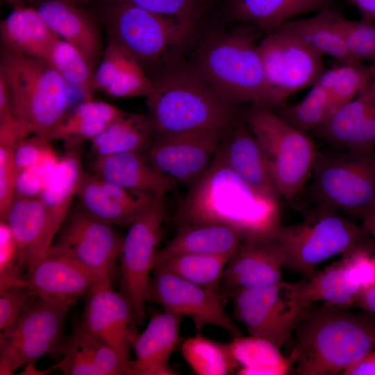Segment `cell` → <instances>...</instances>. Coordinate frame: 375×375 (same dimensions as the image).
I'll list each match as a JSON object with an SVG mask.
<instances>
[{
  "mask_svg": "<svg viewBox=\"0 0 375 375\" xmlns=\"http://www.w3.org/2000/svg\"><path fill=\"white\" fill-rule=\"evenodd\" d=\"M312 174L318 205L362 219L375 209V149L318 151Z\"/></svg>",
  "mask_w": 375,
  "mask_h": 375,
  "instance_id": "obj_9",
  "label": "cell"
},
{
  "mask_svg": "<svg viewBox=\"0 0 375 375\" xmlns=\"http://www.w3.org/2000/svg\"><path fill=\"white\" fill-rule=\"evenodd\" d=\"M346 309L326 303L308 309L294 331L288 357L296 374L343 373L375 349V315Z\"/></svg>",
  "mask_w": 375,
  "mask_h": 375,
  "instance_id": "obj_4",
  "label": "cell"
},
{
  "mask_svg": "<svg viewBox=\"0 0 375 375\" xmlns=\"http://www.w3.org/2000/svg\"><path fill=\"white\" fill-rule=\"evenodd\" d=\"M338 212L317 204L301 222L280 225L274 238L284 253L285 266L308 280L321 262L365 244L368 233Z\"/></svg>",
  "mask_w": 375,
  "mask_h": 375,
  "instance_id": "obj_8",
  "label": "cell"
},
{
  "mask_svg": "<svg viewBox=\"0 0 375 375\" xmlns=\"http://www.w3.org/2000/svg\"><path fill=\"white\" fill-rule=\"evenodd\" d=\"M15 147L0 144V217L3 219L15 197L19 171L13 158Z\"/></svg>",
  "mask_w": 375,
  "mask_h": 375,
  "instance_id": "obj_47",
  "label": "cell"
},
{
  "mask_svg": "<svg viewBox=\"0 0 375 375\" xmlns=\"http://www.w3.org/2000/svg\"><path fill=\"white\" fill-rule=\"evenodd\" d=\"M152 90L146 97L153 138L204 129H227L239 117L231 102L195 72L185 58L149 76Z\"/></svg>",
  "mask_w": 375,
  "mask_h": 375,
  "instance_id": "obj_2",
  "label": "cell"
},
{
  "mask_svg": "<svg viewBox=\"0 0 375 375\" xmlns=\"http://www.w3.org/2000/svg\"><path fill=\"white\" fill-rule=\"evenodd\" d=\"M107 36L122 45L149 76L185 57L203 34L174 19L126 3L100 6Z\"/></svg>",
  "mask_w": 375,
  "mask_h": 375,
  "instance_id": "obj_5",
  "label": "cell"
},
{
  "mask_svg": "<svg viewBox=\"0 0 375 375\" xmlns=\"http://www.w3.org/2000/svg\"><path fill=\"white\" fill-rule=\"evenodd\" d=\"M203 33L185 56L189 65L231 102L276 107L256 40L260 32L244 24Z\"/></svg>",
  "mask_w": 375,
  "mask_h": 375,
  "instance_id": "obj_3",
  "label": "cell"
},
{
  "mask_svg": "<svg viewBox=\"0 0 375 375\" xmlns=\"http://www.w3.org/2000/svg\"><path fill=\"white\" fill-rule=\"evenodd\" d=\"M124 111L103 101L84 100L67 112L56 128L53 140H62L65 147L81 145L90 141Z\"/></svg>",
  "mask_w": 375,
  "mask_h": 375,
  "instance_id": "obj_34",
  "label": "cell"
},
{
  "mask_svg": "<svg viewBox=\"0 0 375 375\" xmlns=\"http://www.w3.org/2000/svg\"><path fill=\"white\" fill-rule=\"evenodd\" d=\"M241 375H284L292 367L289 358L272 342L258 337H234L228 343Z\"/></svg>",
  "mask_w": 375,
  "mask_h": 375,
  "instance_id": "obj_37",
  "label": "cell"
},
{
  "mask_svg": "<svg viewBox=\"0 0 375 375\" xmlns=\"http://www.w3.org/2000/svg\"><path fill=\"white\" fill-rule=\"evenodd\" d=\"M342 256L338 262L301 283L302 296L308 304L320 301L348 308L356 303L362 292L368 288L357 248Z\"/></svg>",
  "mask_w": 375,
  "mask_h": 375,
  "instance_id": "obj_24",
  "label": "cell"
},
{
  "mask_svg": "<svg viewBox=\"0 0 375 375\" xmlns=\"http://www.w3.org/2000/svg\"><path fill=\"white\" fill-rule=\"evenodd\" d=\"M92 168L94 174L99 178L133 191L167 194L174 185L149 162L146 153L97 156Z\"/></svg>",
  "mask_w": 375,
  "mask_h": 375,
  "instance_id": "obj_28",
  "label": "cell"
},
{
  "mask_svg": "<svg viewBox=\"0 0 375 375\" xmlns=\"http://www.w3.org/2000/svg\"><path fill=\"white\" fill-rule=\"evenodd\" d=\"M57 354L60 360L49 372L57 369L65 375L131 374L130 368L115 351L90 332L82 322L74 324Z\"/></svg>",
  "mask_w": 375,
  "mask_h": 375,
  "instance_id": "obj_22",
  "label": "cell"
},
{
  "mask_svg": "<svg viewBox=\"0 0 375 375\" xmlns=\"http://www.w3.org/2000/svg\"><path fill=\"white\" fill-rule=\"evenodd\" d=\"M227 129H204L153 138L149 162L174 183L190 186L210 166Z\"/></svg>",
  "mask_w": 375,
  "mask_h": 375,
  "instance_id": "obj_16",
  "label": "cell"
},
{
  "mask_svg": "<svg viewBox=\"0 0 375 375\" xmlns=\"http://www.w3.org/2000/svg\"><path fill=\"white\" fill-rule=\"evenodd\" d=\"M335 9L333 0H219L222 21L252 26L265 35L297 16Z\"/></svg>",
  "mask_w": 375,
  "mask_h": 375,
  "instance_id": "obj_23",
  "label": "cell"
},
{
  "mask_svg": "<svg viewBox=\"0 0 375 375\" xmlns=\"http://www.w3.org/2000/svg\"><path fill=\"white\" fill-rule=\"evenodd\" d=\"M165 194L156 196L153 203L128 227L122 243L121 284L139 324L145 318L150 274L154 269L165 216Z\"/></svg>",
  "mask_w": 375,
  "mask_h": 375,
  "instance_id": "obj_12",
  "label": "cell"
},
{
  "mask_svg": "<svg viewBox=\"0 0 375 375\" xmlns=\"http://www.w3.org/2000/svg\"><path fill=\"white\" fill-rule=\"evenodd\" d=\"M47 62L68 85L81 92L84 100L92 99L95 69L78 49L59 38L53 44Z\"/></svg>",
  "mask_w": 375,
  "mask_h": 375,
  "instance_id": "obj_40",
  "label": "cell"
},
{
  "mask_svg": "<svg viewBox=\"0 0 375 375\" xmlns=\"http://www.w3.org/2000/svg\"><path fill=\"white\" fill-rule=\"evenodd\" d=\"M243 119L260 146L280 197L292 201L312 172L318 153L314 141L267 106L251 104Z\"/></svg>",
  "mask_w": 375,
  "mask_h": 375,
  "instance_id": "obj_7",
  "label": "cell"
},
{
  "mask_svg": "<svg viewBox=\"0 0 375 375\" xmlns=\"http://www.w3.org/2000/svg\"><path fill=\"white\" fill-rule=\"evenodd\" d=\"M242 236L237 231L217 224H182L172 239L155 258V266L178 254L232 256Z\"/></svg>",
  "mask_w": 375,
  "mask_h": 375,
  "instance_id": "obj_32",
  "label": "cell"
},
{
  "mask_svg": "<svg viewBox=\"0 0 375 375\" xmlns=\"http://www.w3.org/2000/svg\"><path fill=\"white\" fill-rule=\"evenodd\" d=\"M356 303L365 311L375 315V285L363 291Z\"/></svg>",
  "mask_w": 375,
  "mask_h": 375,
  "instance_id": "obj_52",
  "label": "cell"
},
{
  "mask_svg": "<svg viewBox=\"0 0 375 375\" xmlns=\"http://www.w3.org/2000/svg\"><path fill=\"white\" fill-rule=\"evenodd\" d=\"M374 251V253L375 255V243H374V251Z\"/></svg>",
  "mask_w": 375,
  "mask_h": 375,
  "instance_id": "obj_57",
  "label": "cell"
},
{
  "mask_svg": "<svg viewBox=\"0 0 375 375\" xmlns=\"http://www.w3.org/2000/svg\"><path fill=\"white\" fill-rule=\"evenodd\" d=\"M338 10L326 9L303 19H293L279 28L299 39L322 56L334 58L339 64L363 63L348 51L337 24Z\"/></svg>",
  "mask_w": 375,
  "mask_h": 375,
  "instance_id": "obj_33",
  "label": "cell"
},
{
  "mask_svg": "<svg viewBox=\"0 0 375 375\" xmlns=\"http://www.w3.org/2000/svg\"><path fill=\"white\" fill-rule=\"evenodd\" d=\"M136 60L126 49L111 38H107L103 53L94 71L96 90L105 91L119 74Z\"/></svg>",
  "mask_w": 375,
  "mask_h": 375,
  "instance_id": "obj_45",
  "label": "cell"
},
{
  "mask_svg": "<svg viewBox=\"0 0 375 375\" xmlns=\"http://www.w3.org/2000/svg\"><path fill=\"white\" fill-rule=\"evenodd\" d=\"M312 86L301 101L275 107L281 117L306 133H316L337 110L326 90L315 83Z\"/></svg>",
  "mask_w": 375,
  "mask_h": 375,
  "instance_id": "obj_41",
  "label": "cell"
},
{
  "mask_svg": "<svg viewBox=\"0 0 375 375\" xmlns=\"http://www.w3.org/2000/svg\"><path fill=\"white\" fill-rule=\"evenodd\" d=\"M15 239L21 269L47 253L48 215L39 197H15L5 218Z\"/></svg>",
  "mask_w": 375,
  "mask_h": 375,
  "instance_id": "obj_30",
  "label": "cell"
},
{
  "mask_svg": "<svg viewBox=\"0 0 375 375\" xmlns=\"http://www.w3.org/2000/svg\"><path fill=\"white\" fill-rule=\"evenodd\" d=\"M65 149L56 172L39 197L48 215L47 252L69 213L84 172L81 162V145L65 147Z\"/></svg>",
  "mask_w": 375,
  "mask_h": 375,
  "instance_id": "obj_29",
  "label": "cell"
},
{
  "mask_svg": "<svg viewBox=\"0 0 375 375\" xmlns=\"http://www.w3.org/2000/svg\"><path fill=\"white\" fill-rule=\"evenodd\" d=\"M0 75L10 90L15 119L50 142L68 112V85L46 60L1 48Z\"/></svg>",
  "mask_w": 375,
  "mask_h": 375,
  "instance_id": "obj_6",
  "label": "cell"
},
{
  "mask_svg": "<svg viewBox=\"0 0 375 375\" xmlns=\"http://www.w3.org/2000/svg\"><path fill=\"white\" fill-rule=\"evenodd\" d=\"M182 356L198 375H225L239 367L228 344H222L197 334L186 338L181 347Z\"/></svg>",
  "mask_w": 375,
  "mask_h": 375,
  "instance_id": "obj_38",
  "label": "cell"
},
{
  "mask_svg": "<svg viewBox=\"0 0 375 375\" xmlns=\"http://www.w3.org/2000/svg\"><path fill=\"white\" fill-rule=\"evenodd\" d=\"M369 78V65L344 63L324 69L314 83L326 90L338 109L354 99Z\"/></svg>",
  "mask_w": 375,
  "mask_h": 375,
  "instance_id": "obj_42",
  "label": "cell"
},
{
  "mask_svg": "<svg viewBox=\"0 0 375 375\" xmlns=\"http://www.w3.org/2000/svg\"><path fill=\"white\" fill-rule=\"evenodd\" d=\"M360 12L362 19L375 23V0H347Z\"/></svg>",
  "mask_w": 375,
  "mask_h": 375,
  "instance_id": "obj_51",
  "label": "cell"
},
{
  "mask_svg": "<svg viewBox=\"0 0 375 375\" xmlns=\"http://www.w3.org/2000/svg\"><path fill=\"white\" fill-rule=\"evenodd\" d=\"M154 269L149 282V300L156 302L165 311L189 317L197 331L212 325L234 337L242 335L226 311L224 297L218 291L189 282L161 267Z\"/></svg>",
  "mask_w": 375,
  "mask_h": 375,
  "instance_id": "obj_15",
  "label": "cell"
},
{
  "mask_svg": "<svg viewBox=\"0 0 375 375\" xmlns=\"http://www.w3.org/2000/svg\"><path fill=\"white\" fill-rule=\"evenodd\" d=\"M370 69V78H369V86L375 94V60L371 62L369 65Z\"/></svg>",
  "mask_w": 375,
  "mask_h": 375,
  "instance_id": "obj_54",
  "label": "cell"
},
{
  "mask_svg": "<svg viewBox=\"0 0 375 375\" xmlns=\"http://www.w3.org/2000/svg\"><path fill=\"white\" fill-rule=\"evenodd\" d=\"M63 1H67L69 3L75 4V5L78 6H80V7L83 8V6H85L88 5V3H90L92 1H94L96 0H63Z\"/></svg>",
  "mask_w": 375,
  "mask_h": 375,
  "instance_id": "obj_56",
  "label": "cell"
},
{
  "mask_svg": "<svg viewBox=\"0 0 375 375\" xmlns=\"http://www.w3.org/2000/svg\"><path fill=\"white\" fill-rule=\"evenodd\" d=\"M151 90L150 77L138 60H134L119 73L104 92L119 98H146Z\"/></svg>",
  "mask_w": 375,
  "mask_h": 375,
  "instance_id": "obj_44",
  "label": "cell"
},
{
  "mask_svg": "<svg viewBox=\"0 0 375 375\" xmlns=\"http://www.w3.org/2000/svg\"><path fill=\"white\" fill-rule=\"evenodd\" d=\"M26 272V283L38 297L73 303L101 281L72 259L50 250L30 264Z\"/></svg>",
  "mask_w": 375,
  "mask_h": 375,
  "instance_id": "obj_20",
  "label": "cell"
},
{
  "mask_svg": "<svg viewBox=\"0 0 375 375\" xmlns=\"http://www.w3.org/2000/svg\"><path fill=\"white\" fill-rule=\"evenodd\" d=\"M234 314L249 335L269 340L280 349L287 344L311 305L303 298L301 283L281 281L254 288H235L227 293Z\"/></svg>",
  "mask_w": 375,
  "mask_h": 375,
  "instance_id": "obj_10",
  "label": "cell"
},
{
  "mask_svg": "<svg viewBox=\"0 0 375 375\" xmlns=\"http://www.w3.org/2000/svg\"><path fill=\"white\" fill-rule=\"evenodd\" d=\"M337 24L346 47L358 62L375 60V23L367 20H351L340 12Z\"/></svg>",
  "mask_w": 375,
  "mask_h": 375,
  "instance_id": "obj_43",
  "label": "cell"
},
{
  "mask_svg": "<svg viewBox=\"0 0 375 375\" xmlns=\"http://www.w3.org/2000/svg\"><path fill=\"white\" fill-rule=\"evenodd\" d=\"M362 227L375 238V209L362 218Z\"/></svg>",
  "mask_w": 375,
  "mask_h": 375,
  "instance_id": "obj_53",
  "label": "cell"
},
{
  "mask_svg": "<svg viewBox=\"0 0 375 375\" xmlns=\"http://www.w3.org/2000/svg\"><path fill=\"white\" fill-rule=\"evenodd\" d=\"M278 199L255 190L226 164L218 151L193 184L176 213L182 224H217L243 239L274 236L280 226Z\"/></svg>",
  "mask_w": 375,
  "mask_h": 375,
  "instance_id": "obj_1",
  "label": "cell"
},
{
  "mask_svg": "<svg viewBox=\"0 0 375 375\" xmlns=\"http://www.w3.org/2000/svg\"><path fill=\"white\" fill-rule=\"evenodd\" d=\"M82 322L131 371L130 350L138 334V323L129 301L112 288L110 279L97 282L88 292Z\"/></svg>",
  "mask_w": 375,
  "mask_h": 375,
  "instance_id": "obj_17",
  "label": "cell"
},
{
  "mask_svg": "<svg viewBox=\"0 0 375 375\" xmlns=\"http://www.w3.org/2000/svg\"><path fill=\"white\" fill-rule=\"evenodd\" d=\"M342 374L375 375V349L370 351L356 362L347 367Z\"/></svg>",
  "mask_w": 375,
  "mask_h": 375,
  "instance_id": "obj_50",
  "label": "cell"
},
{
  "mask_svg": "<svg viewBox=\"0 0 375 375\" xmlns=\"http://www.w3.org/2000/svg\"><path fill=\"white\" fill-rule=\"evenodd\" d=\"M6 2L8 4L11 6L12 8H16L25 6L24 0H1Z\"/></svg>",
  "mask_w": 375,
  "mask_h": 375,
  "instance_id": "obj_55",
  "label": "cell"
},
{
  "mask_svg": "<svg viewBox=\"0 0 375 375\" xmlns=\"http://www.w3.org/2000/svg\"><path fill=\"white\" fill-rule=\"evenodd\" d=\"M51 29L78 49L94 69L103 48L95 19L82 7L63 0H28Z\"/></svg>",
  "mask_w": 375,
  "mask_h": 375,
  "instance_id": "obj_25",
  "label": "cell"
},
{
  "mask_svg": "<svg viewBox=\"0 0 375 375\" xmlns=\"http://www.w3.org/2000/svg\"><path fill=\"white\" fill-rule=\"evenodd\" d=\"M1 48L47 62L50 50L60 38L31 6L13 8L1 21Z\"/></svg>",
  "mask_w": 375,
  "mask_h": 375,
  "instance_id": "obj_31",
  "label": "cell"
},
{
  "mask_svg": "<svg viewBox=\"0 0 375 375\" xmlns=\"http://www.w3.org/2000/svg\"><path fill=\"white\" fill-rule=\"evenodd\" d=\"M316 134L340 150L375 149V94L369 83L338 108Z\"/></svg>",
  "mask_w": 375,
  "mask_h": 375,
  "instance_id": "obj_21",
  "label": "cell"
},
{
  "mask_svg": "<svg viewBox=\"0 0 375 375\" xmlns=\"http://www.w3.org/2000/svg\"><path fill=\"white\" fill-rule=\"evenodd\" d=\"M157 194L130 190L83 172L76 197L81 208L112 225L128 227L154 201Z\"/></svg>",
  "mask_w": 375,
  "mask_h": 375,
  "instance_id": "obj_18",
  "label": "cell"
},
{
  "mask_svg": "<svg viewBox=\"0 0 375 375\" xmlns=\"http://www.w3.org/2000/svg\"><path fill=\"white\" fill-rule=\"evenodd\" d=\"M231 257L230 255L178 254L156 267H161L196 285L218 291Z\"/></svg>",
  "mask_w": 375,
  "mask_h": 375,
  "instance_id": "obj_39",
  "label": "cell"
},
{
  "mask_svg": "<svg viewBox=\"0 0 375 375\" xmlns=\"http://www.w3.org/2000/svg\"><path fill=\"white\" fill-rule=\"evenodd\" d=\"M47 183L35 167L19 172L15 184V197H40Z\"/></svg>",
  "mask_w": 375,
  "mask_h": 375,
  "instance_id": "obj_49",
  "label": "cell"
},
{
  "mask_svg": "<svg viewBox=\"0 0 375 375\" xmlns=\"http://www.w3.org/2000/svg\"><path fill=\"white\" fill-rule=\"evenodd\" d=\"M36 297L35 292L27 285L1 288V331L11 326Z\"/></svg>",
  "mask_w": 375,
  "mask_h": 375,
  "instance_id": "obj_46",
  "label": "cell"
},
{
  "mask_svg": "<svg viewBox=\"0 0 375 375\" xmlns=\"http://www.w3.org/2000/svg\"><path fill=\"white\" fill-rule=\"evenodd\" d=\"M258 48L276 107L294 92L312 85L324 69L323 56L281 28L265 35Z\"/></svg>",
  "mask_w": 375,
  "mask_h": 375,
  "instance_id": "obj_14",
  "label": "cell"
},
{
  "mask_svg": "<svg viewBox=\"0 0 375 375\" xmlns=\"http://www.w3.org/2000/svg\"><path fill=\"white\" fill-rule=\"evenodd\" d=\"M183 316L164 310L153 315L145 329L132 343L135 360L133 375H175L169 359L179 340Z\"/></svg>",
  "mask_w": 375,
  "mask_h": 375,
  "instance_id": "obj_26",
  "label": "cell"
},
{
  "mask_svg": "<svg viewBox=\"0 0 375 375\" xmlns=\"http://www.w3.org/2000/svg\"><path fill=\"white\" fill-rule=\"evenodd\" d=\"M100 6L126 3L204 33L220 26L219 0H98Z\"/></svg>",
  "mask_w": 375,
  "mask_h": 375,
  "instance_id": "obj_36",
  "label": "cell"
},
{
  "mask_svg": "<svg viewBox=\"0 0 375 375\" xmlns=\"http://www.w3.org/2000/svg\"><path fill=\"white\" fill-rule=\"evenodd\" d=\"M284 253L274 236L243 239L230 258L222 280L229 289L267 286L281 280Z\"/></svg>",
  "mask_w": 375,
  "mask_h": 375,
  "instance_id": "obj_19",
  "label": "cell"
},
{
  "mask_svg": "<svg viewBox=\"0 0 375 375\" xmlns=\"http://www.w3.org/2000/svg\"><path fill=\"white\" fill-rule=\"evenodd\" d=\"M74 304L36 297L0 334V374H12L46 354H57L63 340L65 318Z\"/></svg>",
  "mask_w": 375,
  "mask_h": 375,
  "instance_id": "obj_11",
  "label": "cell"
},
{
  "mask_svg": "<svg viewBox=\"0 0 375 375\" xmlns=\"http://www.w3.org/2000/svg\"><path fill=\"white\" fill-rule=\"evenodd\" d=\"M218 153L231 169L258 192L278 199L260 146L243 117L225 132Z\"/></svg>",
  "mask_w": 375,
  "mask_h": 375,
  "instance_id": "obj_27",
  "label": "cell"
},
{
  "mask_svg": "<svg viewBox=\"0 0 375 375\" xmlns=\"http://www.w3.org/2000/svg\"><path fill=\"white\" fill-rule=\"evenodd\" d=\"M50 142L36 135L19 141L13 148V158L18 171L37 165L51 146Z\"/></svg>",
  "mask_w": 375,
  "mask_h": 375,
  "instance_id": "obj_48",
  "label": "cell"
},
{
  "mask_svg": "<svg viewBox=\"0 0 375 375\" xmlns=\"http://www.w3.org/2000/svg\"><path fill=\"white\" fill-rule=\"evenodd\" d=\"M49 250L63 255L99 278L111 279L123 238L114 225L84 210L69 213Z\"/></svg>",
  "mask_w": 375,
  "mask_h": 375,
  "instance_id": "obj_13",
  "label": "cell"
},
{
  "mask_svg": "<svg viewBox=\"0 0 375 375\" xmlns=\"http://www.w3.org/2000/svg\"><path fill=\"white\" fill-rule=\"evenodd\" d=\"M153 140L147 115L124 113L91 140L95 157L125 152L146 153Z\"/></svg>",
  "mask_w": 375,
  "mask_h": 375,
  "instance_id": "obj_35",
  "label": "cell"
}]
</instances>
